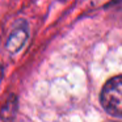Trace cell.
<instances>
[{"instance_id": "6da1fadb", "label": "cell", "mask_w": 122, "mask_h": 122, "mask_svg": "<svg viewBox=\"0 0 122 122\" xmlns=\"http://www.w3.org/2000/svg\"><path fill=\"white\" fill-rule=\"evenodd\" d=\"M101 105L112 116L121 117L122 114V80L121 76H114L104 85L101 91Z\"/></svg>"}, {"instance_id": "3957f363", "label": "cell", "mask_w": 122, "mask_h": 122, "mask_svg": "<svg viewBox=\"0 0 122 122\" xmlns=\"http://www.w3.org/2000/svg\"><path fill=\"white\" fill-rule=\"evenodd\" d=\"M1 74H3V71H1V67H0V77H1Z\"/></svg>"}, {"instance_id": "7a4b0ae2", "label": "cell", "mask_w": 122, "mask_h": 122, "mask_svg": "<svg viewBox=\"0 0 122 122\" xmlns=\"http://www.w3.org/2000/svg\"><path fill=\"white\" fill-rule=\"evenodd\" d=\"M28 37H29V29L25 22H21L19 26L15 28V30L11 33L8 41H7V49L11 53L19 51L22 46L25 45Z\"/></svg>"}]
</instances>
